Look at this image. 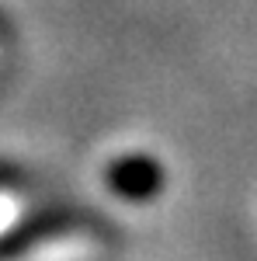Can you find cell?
<instances>
[{
	"instance_id": "obj_3",
	"label": "cell",
	"mask_w": 257,
	"mask_h": 261,
	"mask_svg": "<svg viewBox=\"0 0 257 261\" xmlns=\"http://www.w3.org/2000/svg\"><path fill=\"white\" fill-rule=\"evenodd\" d=\"M21 209H24V205L18 202V195L7 192V188H0V233L11 230V223L21 216Z\"/></svg>"
},
{
	"instance_id": "obj_2",
	"label": "cell",
	"mask_w": 257,
	"mask_h": 261,
	"mask_svg": "<svg viewBox=\"0 0 257 261\" xmlns=\"http://www.w3.org/2000/svg\"><path fill=\"white\" fill-rule=\"evenodd\" d=\"M101 247L91 237H63L56 244H45L42 251L28 254L21 261H101Z\"/></svg>"
},
{
	"instance_id": "obj_1",
	"label": "cell",
	"mask_w": 257,
	"mask_h": 261,
	"mask_svg": "<svg viewBox=\"0 0 257 261\" xmlns=\"http://www.w3.org/2000/svg\"><path fill=\"white\" fill-rule=\"evenodd\" d=\"M108 185L129 202H146L163 188V171L150 157H122L108 171Z\"/></svg>"
}]
</instances>
